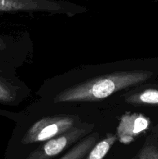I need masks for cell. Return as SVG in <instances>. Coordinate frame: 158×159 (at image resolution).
<instances>
[{
  "mask_svg": "<svg viewBox=\"0 0 158 159\" xmlns=\"http://www.w3.org/2000/svg\"><path fill=\"white\" fill-rule=\"evenodd\" d=\"M88 126L74 127L63 134L45 141L31 152L26 159H50L61 153L71 144L81 141L90 132Z\"/></svg>",
  "mask_w": 158,
  "mask_h": 159,
  "instance_id": "obj_4",
  "label": "cell"
},
{
  "mask_svg": "<svg viewBox=\"0 0 158 159\" xmlns=\"http://www.w3.org/2000/svg\"><path fill=\"white\" fill-rule=\"evenodd\" d=\"M153 73L146 71H117L94 78L66 89L54 97V102H93L108 97L124 89L150 79Z\"/></svg>",
  "mask_w": 158,
  "mask_h": 159,
  "instance_id": "obj_1",
  "label": "cell"
},
{
  "mask_svg": "<svg viewBox=\"0 0 158 159\" xmlns=\"http://www.w3.org/2000/svg\"><path fill=\"white\" fill-rule=\"evenodd\" d=\"M155 131H156V134H158V126L156 127V128H155Z\"/></svg>",
  "mask_w": 158,
  "mask_h": 159,
  "instance_id": "obj_11",
  "label": "cell"
},
{
  "mask_svg": "<svg viewBox=\"0 0 158 159\" xmlns=\"http://www.w3.org/2000/svg\"><path fill=\"white\" fill-rule=\"evenodd\" d=\"M99 139V134L96 132L85 137L60 159H85Z\"/></svg>",
  "mask_w": 158,
  "mask_h": 159,
  "instance_id": "obj_6",
  "label": "cell"
},
{
  "mask_svg": "<svg viewBox=\"0 0 158 159\" xmlns=\"http://www.w3.org/2000/svg\"><path fill=\"white\" fill-rule=\"evenodd\" d=\"M80 7L57 0H0V12H46L74 14Z\"/></svg>",
  "mask_w": 158,
  "mask_h": 159,
  "instance_id": "obj_3",
  "label": "cell"
},
{
  "mask_svg": "<svg viewBox=\"0 0 158 159\" xmlns=\"http://www.w3.org/2000/svg\"><path fill=\"white\" fill-rule=\"evenodd\" d=\"M150 120L143 114L126 113L122 115L117 127L118 140L123 144H129L150 127Z\"/></svg>",
  "mask_w": 158,
  "mask_h": 159,
  "instance_id": "obj_5",
  "label": "cell"
},
{
  "mask_svg": "<svg viewBox=\"0 0 158 159\" xmlns=\"http://www.w3.org/2000/svg\"><path fill=\"white\" fill-rule=\"evenodd\" d=\"M125 100L133 106L158 105V89H147L126 96Z\"/></svg>",
  "mask_w": 158,
  "mask_h": 159,
  "instance_id": "obj_7",
  "label": "cell"
},
{
  "mask_svg": "<svg viewBox=\"0 0 158 159\" xmlns=\"http://www.w3.org/2000/svg\"><path fill=\"white\" fill-rule=\"evenodd\" d=\"M117 140L116 134H108L103 140L94 144L85 159H103Z\"/></svg>",
  "mask_w": 158,
  "mask_h": 159,
  "instance_id": "obj_9",
  "label": "cell"
},
{
  "mask_svg": "<svg viewBox=\"0 0 158 159\" xmlns=\"http://www.w3.org/2000/svg\"><path fill=\"white\" fill-rule=\"evenodd\" d=\"M19 89L12 81L0 73V103L12 105L18 99Z\"/></svg>",
  "mask_w": 158,
  "mask_h": 159,
  "instance_id": "obj_8",
  "label": "cell"
},
{
  "mask_svg": "<svg viewBox=\"0 0 158 159\" xmlns=\"http://www.w3.org/2000/svg\"><path fill=\"white\" fill-rule=\"evenodd\" d=\"M75 118L58 115L42 118L35 123L23 135L21 143L24 145L46 141L63 134L74 127Z\"/></svg>",
  "mask_w": 158,
  "mask_h": 159,
  "instance_id": "obj_2",
  "label": "cell"
},
{
  "mask_svg": "<svg viewBox=\"0 0 158 159\" xmlns=\"http://www.w3.org/2000/svg\"><path fill=\"white\" fill-rule=\"evenodd\" d=\"M133 159H158L157 141L153 137H149Z\"/></svg>",
  "mask_w": 158,
  "mask_h": 159,
  "instance_id": "obj_10",
  "label": "cell"
}]
</instances>
